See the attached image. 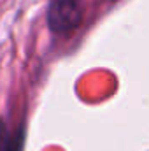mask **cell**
I'll use <instances>...</instances> for the list:
<instances>
[{"mask_svg": "<svg viewBox=\"0 0 149 151\" xmlns=\"http://www.w3.org/2000/svg\"><path fill=\"white\" fill-rule=\"evenodd\" d=\"M27 137L25 121L16 127H9L5 121H0V151H23Z\"/></svg>", "mask_w": 149, "mask_h": 151, "instance_id": "2", "label": "cell"}, {"mask_svg": "<svg viewBox=\"0 0 149 151\" xmlns=\"http://www.w3.org/2000/svg\"><path fill=\"white\" fill-rule=\"evenodd\" d=\"M84 14V0H49L47 28L54 35H69L81 25Z\"/></svg>", "mask_w": 149, "mask_h": 151, "instance_id": "1", "label": "cell"}]
</instances>
